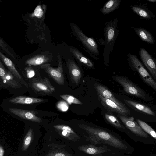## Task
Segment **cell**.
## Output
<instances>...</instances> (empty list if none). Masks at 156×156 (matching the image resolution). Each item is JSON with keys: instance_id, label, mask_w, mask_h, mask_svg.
<instances>
[{"instance_id": "cell-1", "label": "cell", "mask_w": 156, "mask_h": 156, "mask_svg": "<svg viewBox=\"0 0 156 156\" xmlns=\"http://www.w3.org/2000/svg\"><path fill=\"white\" fill-rule=\"evenodd\" d=\"M78 126L89 134V136H85V137L92 143L105 144L122 150L127 148V146L119 139L104 130L83 124H78Z\"/></svg>"}, {"instance_id": "cell-2", "label": "cell", "mask_w": 156, "mask_h": 156, "mask_svg": "<svg viewBox=\"0 0 156 156\" xmlns=\"http://www.w3.org/2000/svg\"><path fill=\"white\" fill-rule=\"evenodd\" d=\"M118 20L115 18L106 22L104 28L105 47L103 58L106 66L109 64L110 55L113 51L115 43L118 34Z\"/></svg>"}, {"instance_id": "cell-3", "label": "cell", "mask_w": 156, "mask_h": 156, "mask_svg": "<svg viewBox=\"0 0 156 156\" xmlns=\"http://www.w3.org/2000/svg\"><path fill=\"white\" fill-rule=\"evenodd\" d=\"M70 25L73 34L81 42L89 54L93 57L96 58L99 53L95 41L92 38L86 36L75 24L72 23Z\"/></svg>"}, {"instance_id": "cell-4", "label": "cell", "mask_w": 156, "mask_h": 156, "mask_svg": "<svg viewBox=\"0 0 156 156\" xmlns=\"http://www.w3.org/2000/svg\"><path fill=\"white\" fill-rule=\"evenodd\" d=\"M111 77L123 87L124 91L127 93L143 100H147L148 97L146 92L126 77L116 75L111 76Z\"/></svg>"}, {"instance_id": "cell-5", "label": "cell", "mask_w": 156, "mask_h": 156, "mask_svg": "<svg viewBox=\"0 0 156 156\" xmlns=\"http://www.w3.org/2000/svg\"><path fill=\"white\" fill-rule=\"evenodd\" d=\"M128 60L132 68L136 71L143 81L156 91V82L137 57L133 54L129 53Z\"/></svg>"}, {"instance_id": "cell-6", "label": "cell", "mask_w": 156, "mask_h": 156, "mask_svg": "<svg viewBox=\"0 0 156 156\" xmlns=\"http://www.w3.org/2000/svg\"><path fill=\"white\" fill-rule=\"evenodd\" d=\"M58 65L57 68L52 67L49 64L40 65V67L48 73L58 84H64V78L61 57L58 55Z\"/></svg>"}, {"instance_id": "cell-7", "label": "cell", "mask_w": 156, "mask_h": 156, "mask_svg": "<svg viewBox=\"0 0 156 156\" xmlns=\"http://www.w3.org/2000/svg\"><path fill=\"white\" fill-rule=\"evenodd\" d=\"M31 87L38 92L50 94L55 91V89L47 78H33L30 81Z\"/></svg>"}, {"instance_id": "cell-8", "label": "cell", "mask_w": 156, "mask_h": 156, "mask_svg": "<svg viewBox=\"0 0 156 156\" xmlns=\"http://www.w3.org/2000/svg\"><path fill=\"white\" fill-rule=\"evenodd\" d=\"M117 115L126 126L132 132L141 137L145 138L148 137L147 133L134 120L133 117H127L120 114H118Z\"/></svg>"}, {"instance_id": "cell-9", "label": "cell", "mask_w": 156, "mask_h": 156, "mask_svg": "<svg viewBox=\"0 0 156 156\" xmlns=\"http://www.w3.org/2000/svg\"><path fill=\"white\" fill-rule=\"evenodd\" d=\"M98 99L103 107L108 111L124 116L130 114L129 110L126 106H120L101 95H98Z\"/></svg>"}, {"instance_id": "cell-10", "label": "cell", "mask_w": 156, "mask_h": 156, "mask_svg": "<svg viewBox=\"0 0 156 156\" xmlns=\"http://www.w3.org/2000/svg\"><path fill=\"white\" fill-rule=\"evenodd\" d=\"M139 54L143 64L154 80H156V61L144 48H140Z\"/></svg>"}, {"instance_id": "cell-11", "label": "cell", "mask_w": 156, "mask_h": 156, "mask_svg": "<svg viewBox=\"0 0 156 156\" xmlns=\"http://www.w3.org/2000/svg\"><path fill=\"white\" fill-rule=\"evenodd\" d=\"M9 110L12 113L22 119L36 122H42L41 119L36 115L38 113L37 111L25 110L13 108H9Z\"/></svg>"}, {"instance_id": "cell-12", "label": "cell", "mask_w": 156, "mask_h": 156, "mask_svg": "<svg viewBox=\"0 0 156 156\" xmlns=\"http://www.w3.org/2000/svg\"><path fill=\"white\" fill-rule=\"evenodd\" d=\"M53 126L61 136L66 139L76 142L80 139V137L69 126L58 124L54 125Z\"/></svg>"}, {"instance_id": "cell-13", "label": "cell", "mask_w": 156, "mask_h": 156, "mask_svg": "<svg viewBox=\"0 0 156 156\" xmlns=\"http://www.w3.org/2000/svg\"><path fill=\"white\" fill-rule=\"evenodd\" d=\"M67 65L72 82L78 85L82 77L81 71L74 60L69 59L67 62Z\"/></svg>"}, {"instance_id": "cell-14", "label": "cell", "mask_w": 156, "mask_h": 156, "mask_svg": "<svg viewBox=\"0 0 156 156\" xmlns=\"http://www.w3.org/2000/svg\"><path fill=\"white\" fill-rule=\"evenodd\" d=\"M78 149L84 153L90 155L101 154L110 151L105 146L98 147L90 144L80 145L78 147Z\"/></svg>"}, {"instance_id": "cell-15", "label": "cell", "mask_w": 156, "mask_h": 156, "mask_svg": "<svg viewBox=\"0 0 156 156\" xmlns=\"http://www.w3.org/2000/svg\"><path fill=\"white\" fill-rule=\"evenodd\" d=\"M1 60L5 65L9 71L16 77L22 81L23 84L27 87L28 84L23 80L20 74L16 69L15 65L9 58L4 55L1 52H0Z\"/></svg>"}, {"instance_id": "cell-16", "label": "cell", "mask_w": 156, "mask_h": 156, "mask_svg": "<svg viewBox=\"0 0 156 156\" xmlns=\"http://www.w3.org/2000/svg\"><path fill=\"white\" fill-rule=\"evenodd\" d=\"M95 89L99 95H101L105 98L109 99L118 105L122 106L126 105L115 98L113 94L106 87L100 84H97Z\"/></svg>"}, {"instance_id": "cell-17", "label": "cell", "mask_w": 156, "mask_h": 156, "mask_svg": "<svg viewBox=\"0 0 156 156\" xmlns=\"http://www.w3.org/2000/svg\"><path fill=\"white\" fill-rule=\"evenodd\" d=\"M44 101V100L42 99L25 96H19L9 100V101L12 103L23 104L38 103Z\"/></svg>"}, {"instance_id": "cell-18", "label": "cell", "mask_w": 156, "mask_h": 156, "mask_svg": "<svg viewBox=\"0 0 156 156\" xmlns=\"http://www.w3.org/2000/svg\"><path fill=\"white\" fill-rule=\"evenodd\" d=\"M69 51L78 61L88 67H94V64L91 60L84 55L78 49L74 47H71L69 48Z\"/></svg>"}, {"instance_id": "cell-19", "label": "cell", "mask_w": 156, "mask_h": 156, "mask_svg": "<svg viewBox=\"0 0 156 156\" xmlns=\"http://www.w3.org/2000/svg\"><path fill=\"white\" fill-rule=\"evenodd\" d=\"M124 102L128 105L144 113L152 116H155L154 111L149 107L132 100L124 99Z\"/></svg>"}, {"instance_id": "cell-20", "label": "cell", "mask_w": 156, "mask_h": 156, "mask_svg": "<svg viewBox=\"0 0 156 156\" xmlns=\"http://www.w3.org/2000/svg\"><path fill=\"white\" fill-rule=\"evenodd\" d=\"M14 76L9 71H6L4 75L0 76V78L3 83L12 88L17 89L21 87V85L15 80Z\"/></svg>"}, {"instance_id": "cell-21", "label": "cell", "mask_w": 156, "mask_h": 156, "mask_svg": "<svg viewBox=\"0 0 156 156\" xmlns=\"http://www.w3.org/2000/svg\"><path fill=\"white\" fill-rule=\"evenodd\" d=\"M137 34L143 41L149 44H154L155 40L151 34L147 30L141 28L132 27Z\"/></svg>"}, {"instance_id": "cell-22", "label": "cell", "mask_w": 156, "mask_h": 156, "mask_svg": "<svg viewBox=\"0 0 156 156\" xmlns=\"http://www.w3.org/2000/svg\"><path fill=\"white\" fill-rule=\"evenodd\" d=\"M121 0H110L106 2L100 11L104 15H106L118 9L119 7Z\"/></svg>"}, {"instance_id": "cell-23", "label": "cell", "mask_w": 156, "mask_h": 156, "mask_svg": "<svg viewBox=\"0 0 156 156\" xmlns=\"http://www.w3.org/2000/svg\"><path fill=\"white\" fill-rule=\"evenodd\" d=\"M49 59L47 56L43 54L37 55L27 59L25 62L26 64L29 65L37 66L44 64Z\"/></svg>"}, {"instance_id": "cell-24", "label": "cell", "mask_w": 156, "mask_h": 156, "mask_svg": "<svg viewBox=\"0 0 156 156\" xmlns=\"http://www.w3.org/2000/svg\"><path fill=\"white\" fill-rule=\"evenodd\" d=\"M131 8L133 12L144 19H151V17H154L151 12L143 6L131 5Z\"/></svg>"}, {"instance_id": "cell-25", "label": "cell", "mask_w": 156, "mask_h": 156, "mask_svg": "<svg viewBox=\"0 0 156 156\" xmlns=\"http://www.w3.org/2000/svg\"><path fill=\"white\" fill-rule=\"evenodd\" d=\"M33 138V130L32 129L30 128L24 138L22 147V150L23 151H26L28 149L32 141Z\"/></svg>"}, {"instance_id": "cell-26", "label": "cell", "mask_w": 156, "mask_h": 156, "mask_svg": "<svg viewBox=\"0 0 156 156\" xmlns=\"http://www.w3.org/2000/svg\"><path fill=\"white\" fill-rule=\"evenodd\" d=\"M137 121L145 132L148 133L156 140V132L151 126L145 122L139 119H137Z\"/></svg>"}, {"instance_id": "cell-27", "label": "cell", "mask_w": 156, "mask_h": 156, "mask_svg": "<svg viewBox=\"0 0 156 156\" xmlns=\"http://www.w3.org/2000/svg\"><path fill=\"white\" fill-rule=\"evenodd\" d=\"M105 119L114 126L119 129H125L124 127L121 124L117 118L114 115L105 114Z\"/></svg>"}, {"instance_id": "cell-28", "label": "cell", "mask_w": 156, "mask_h": 156, "mask_svg": "<svg viewBox=\"0 0 156 156\" xmlns=\"http://www.w3.org/2000/svg\"><path fill=\"white\" fill-rule=\"evenodd\" d=\"M60 97L69 104H83V103L80 101L73 96L68 94H63L60 95Z\"/></svg>"}, {"instance_id": "cell-29", "label": "cell", "mask_w": 156, "mask_h": 156, "mask_svg": "<svg viewBox=\"0 0 156 156\" xmlns=\"http://www.w3.org/2000/svg\"><path fill=\"white\" fill-rule=\"evenodd\" d=\"M44 156H72V155L66 151L57 149L50 151Z\"/></svg>"}, {"instance_id": "cell-30", "label": "cell", "mask_w": 156, "mask_h": 156, "mask_svg": "<svg viewBox=\"0 0 156 156\" xmlns=\"http://www.w3.org/2000/svg\"><path fill=\"white\" fill-rule=\"evenodd\" d=\"M58 109L62 111H66L68 108V106L67 103L64 101L59 102L57 104Z\"/></svg>"}, {"instance_id": "cell-31", "label": "cell", "mask_w": 156, "mask_h": 156, "mask_svg": "<svg viewBox=\"0 0 156 156\" xmlns=\"http://www.w3.org/2000/svg\"><path fill=\"white\" fill-rule=\"evenodd\" d=\"M0 46L1 48L12 57L14 58L13 55L10 52L7 47L6 44L4 42L1 38H0Z\"/></svg>"}, {"instance_id": "cell-32", "label": "cell", "mask_w": 156, "mask_h": 156, "mask_svg": "<svg viewBox=\"0 0 156 156\" xmlns=\"http://www.w3.org/2000/svg\"><path fill=\"white\" fill-rule=\"evenodd\" d=\"M34 12V16L37 17H41L42 15L43 11L39 5L36 7Z\"/></svg>"}, {"instance_id": "cell-33", "label": "cell", "mask_w": 156, "mask_h": 156, "mask_svg": "<svg viewBox=\"0 0 156 156\" xmlns=\"http://www.w3.org/2000/svg\"><path fill=\"white\" fill-rule=\"evenodd\" d=\"M25 70L27 73V75L28 77L30 78L34 76L35 75L34 71L29 67L25 68Z\"/></svg>"}, {"instance_id": "cell-34", "label": "cell", "mask_w": 156, "mask_h": 156, "mask_svg": "<svg viewBox=\"0 0 156 156\" xmlns=\"http://www.w3.org/2000/svg\"><path fill=\"white\" fill-rule=\"evenodd\" d=\"M4 154V151L3 146L0 145V156H3Z\"/></svg>"}, {"instance_id": "cell-35", "label": "cell", "mask_w": 156, "mask_h": 156, "mask_svg": "<svg viewBox=\"0 0 156 156\" xmlns=\"http://www.w3.org/2000/svg\"><path fill=\"white\" fill-rule=\"evenodd\" d=\"M147 1L152 2H156V0H147Z\"/></svg>"}, {"instance_id": "cell-36", "label": "cell", "mask_w": 156, "mask_h": 156, "mask_svg": "<svg viewBox=\"0 0 156 156\" xmlns=\"http://www.w3.org/2000/svg\"><path fill=\"white\" fill-rule=\"evenodd\" d=\"M154 156H156V155H155Z\"/></svg>"}]
</instances>
